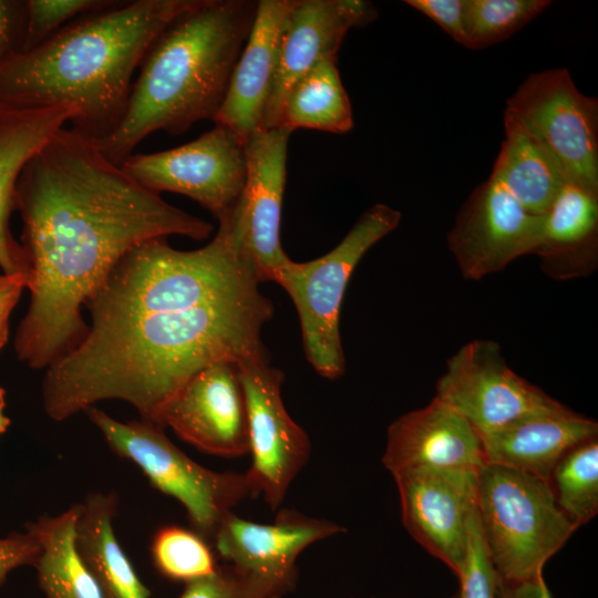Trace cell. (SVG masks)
Segmentation results:
<instances>
[{
  "instance_id": "obj_1",
  "label": "cell",
  "mask_w": 598,
  "mask_h": 598,
  "mask_svg": "<svg viewBox=\"0 0 598 598\" xmlns=\"http://www.w3.org/2000/svg\"><path fill=\"white\" fill-rule=\"evenodd\" d=\"M218 224L202 248L179 250L157 238L116 264L85 305L83 339L47 368L50 419L122 400L159 425L166 404L202 369L268 360L261 330L274 305L229 221Z\"/></svg>"
},
{
  "instance_id": "obj_2",
  "label": "cell",
  "mask_w": 598,
  "mask_h": 598,
  "mask_svg": "<svg viewBox=\"0 0 598 598\" xmlns=\"http://www.w3.org/2000/svg\"><path fill=\"white\" fill-rule=\"evenodd\" d=\"M30 303L14 350L47 369L83 339L82 307L136 246L172 235L207 239L214 227L163 199L70 128L24 165L16 185Z\"/></svg>"
},
{
  "instance_id": "obj_3",
  "label": "cell",
  "mask_w": 598,
  "mask_h": 598,
  "mask_svg": "<svg viewBox=\"0 0 598 598\" xmlns=\"http://www.w3.org/2000/svg\"><path fill=\"white\" fill-rule=\"evenodd\" d=\"M198 0H133L82 16L0 64V103L73 105L70 130L94 144L122 122L133 74L155 39Z\"/></svg>"
},
{
  "instance_id": "obj_4",
  "label": "cell",
  "mask_w": 598,
  "mask_h": 598,
  "mask_svg": "<svg viewBox=\"0 0 598 598\" xmlns=\"http://www.w3.org/2000/svg\"><path fill=\"white\" fill-rule=\"evenodd\" d=\"M257 10L254 0H198L152 43L117 128L95 145L121 165L148 135L214 120Z\"/></svg>"
},
{
  "instance_id": "obj_5",
  "label": "cell",
  "mask_w": 598,
  "mask_h": 598,
  "mask_svg": "<svg viewBox=\"0 0 598 598\" xmlns=\"http://www.w3.org/2000/svg\"><path fill=\"white\" fill-rule=\"evenodd\" d=\"M477 516L492 564L508 582L542 576L577 529L548 481L495 464L478 471Z\"/></svg>"
},
{
  "instance_id": "obj_6",
  "label": "cell",
  "mask_w": 598,
  "mask_h": 598,
  "mask_svg": "<svg viewBox=\"0 0 598 598\" xmlns=\"http://www.w3.org/2000/svg\"><path fill=\"white\" fill-rule=\"evenodd\" d=\"M400 220L399 210L374 204L332 250L303 262L289 258L276 275L274 282L286 290L297 310L306 358L322 378L334 380L344 373L339 317L349 279L365 252Z\"/></svg>"
},
{
  "instance_id": "obj_7",
  "label": "cell",
  "mask_w": 598,
  "mask_h": 598,
  "mask_svg": "<svg viewBox=\"0 0 598 598\" xmlns=\"http://www.w3.org/2000/svg\"><path fill=\"white\" fill-rule=\"evenodd\" d=\"M84 412L114 453L133 462L156 489L184 506L194 530L207 542L234 507L252 496L245 474L202 466L177 447L161 425L117 421L94 405Z\"/></svg>"
},
{
  "instance_id": "obj_8",
  "label": "cell",
  "mask_w": 598,
  "mask_h": 598,
  "mask_svg": "<svg viewBox=\"0 0 598 598\" xmlns=\"http://www.w3.org/2000/svg\"><path fill=\"white\" fill-rule=\"evenodd\" d=\"M504 115L546 147L567 182L598 194V100L581 93L566 68L529 74Z\"/></svg>"
},
{
  "instance_id": "obj_9",
  "label": "cell",
  "mask_w": 598,
  "mask_h": 598,
  "mask_svg": "<svg viewBox=\"0 0 598 598\" xmlns=\"http://www.w3.org/2000/svg\"><path fill=\"white\" fill-rule=\"evenodd\" d=\"M246 142L223 124L177 147L130 155L120 166L142 186L185 195L217 220L237 204L247 176Z\"/></svg>"
},
{
  "instance_id": "obj_10",
  "label": "cell",
  "mask_w": 598,
  "mask_h": 598,
  "mask_svg": "<svg viewBox=\"0 0 598 598\" xmlns=\"http://www.w3.org/2000/svg\"><path fill=\"white\" fill-rule=\"evenodd\" d=\"M237 365L247 402L251 454L245 475L252 496L261 495L275 511L307 464L310 440L286 410L281 396L283 373L271 367L269 360Z\"/></svg>"
},
{
  "instance_id": "obj_11",
  "label": "cell",
  "mask_w": 598,
  "mask_h": 598,
  "mask_svg": "<svg viewBox=\"0 0 598 598\" xmlns=\"http://www.w3.org/2000/svg\"><path fill=\"white\" fill-rule=\"evenodd\" d=\"M435 396L461 414L478 435L561 405L515 373L497 342L482 339L467 342L447 360Z\"/></svg>"
},
{
  "instance_id": "obj_12",
  "label": "cell",
  "mask_w": 598,
  "mask_h": 598,
  "mask_svg": "<svg viewBox=\"0 0 598 598\" xmlns=\"http://www.w3.org/2000/svg\"><path fill=\"white\" fill-rule=\"evenodd\" d=\"M409 534L458 578L477 512L478 471L422 466L393 475Z\"/></svg>"
},
{
  "instance_id": "obj_13",
  "label": "cell",
  "mask_w": 598,
  "mask_h": 598,
  "mask_svg": "<svg viewBox=\"0 0 598 598\" xmlns=\"http://www.w3.org/2000/svg\"><path fill=\"white\" fill-rule=\"evenodd\" d=\"M543 218L527 212L489 175L465 200L447 235L462 276L480 280L534 254Z\"/></svg>"
},
{
  "instance_id": "obj_14",
  "label": "cell",
  "mask_w": 598,
  "mask_h": 598,
  "mask_svg": "<svg viewBox=\"0 0 598 598\" xmlns=\"http://www.w3.org/2000/svg\"><path fill=\"white\" fill-rule=\"evenodd\" d=\"M291 131L285 126L258 128L246 142L247 176L244 190L226 215L260 282L274 281L289 259L280 240L287 153Z\"/></svg>"
},
{
  "instance_id": "obj_15",
  "label": "cell",
  "mask_w": 598,
  "mask_h": 598,
  "mask_svg": "<svg viewBox=\"0 0 598 598\" xmlns=\"http://www.w3.org/2000/svg\"><path fill=\"white\" fill-rule=\"evenodd\" d=\"M159 425L208 454L249 453L247 402L237 363L216 362L194 374L166 404Z\"/></svg>"
},
{
  "instance_id": "obj_16",
  "label": "cell",
  "mask_w": 598,
  "mask_h": 598,
  "mask_svg": "<svg viewBox=\"0 0 598 598\" xmlns=\"http://www.w3.org/2000/svg\"><path fill=\"white\" fill-rule=\"evenodd\" d=\"M378 10L363 0H296L282 29L278 62L260 128L281 125L291 85L323 59L337 52L353 28L371 23Z\"/></svg>"
},
{
  "instance_id": "obj_17",
  "label": "cell",
  "mask_w": 598,
  "mask_h": 598,
  "mask_svg": "<svg viewBox=\"0 0 598 598\" xmlns=\"http://www.w3.org/2000/svg\"><path fill=\"white\" fill-rule=\"evenodd\" d=\"M342 532L344 528L332 520L293 509H281L270 524L244 519L233 512L212 542L226 564L268 581L282 595L295 584L299 555Z\"/></svg>"
},
{
  "instance_id": "obj_18",
  "label": "cell",
  "mask_w": 598,
  "mask_h": 598,
  "mask_svg": "<svg viewBox=\"0 0 598 598\" xmlns=\"http://www.w3.org/2000/svg\"><path fill=\"white\" fill-rule=\"evenodd\" d=\"M382 463L394 475L422 466L480 471L486 461L476 430L434 396L426 406L405 413L389 425Z\"/></svg>"
},
{
  "instance_id": "obj_19",
  "label": "cell",
  "mask_w": 598,
  "mask_h": 598,
  "mask_svg": "<svg viewBox=\"0 0 598 598\" xmlns=\"http://www.w3.org/2000/svg\"><path fill=\"white\" fill-rule=\"evenodd\" d=\"M598 436V423L561 404L513 420L481 434L486 464L505 466L549 482L559 460Z\"/></svg>"
},
{
  "instance_id": "obj_20",
  "label": "cell",
  "mask_w": 598,
  "mask_h": 598,
  "mask_svg": "<svg viewBox=\"0 0 598 598\" xmlns=\"http://www.w3.org/2000/svg\"><path fill=\"white\" fill-rule=\"evenodd\" d=\"M296 0H259L256 16L213 122L247 138L260 128L275 76L280 37Z\"/></svg>"
},
{
  "instance_id": "obj_21",
  "label": "cell",
  "mask_w": 598,
  "mask_h": 598,
  "mask_svg": "<svg viewBox=\"0 0 598 598\" xmlns=\"http://www.w3.org/2000/svg\"><path fill=\"white\" fill-rule=\"evenodd\" d=\"M73 105L17 109L0 103V268L3 274L29 278V262L12 236L9 218L14 209L17 181L27 162L78 115Z\"/></svg>"
},
{
  "instance_id": "obj_22",
  "label": "cell",
  "mask_w": 598,
  "mask_h": 598,
  "mask_svg": "<svg viewBox=\"0 0 598 598\" xmlns=\"http://www.w3.org/2000/svg\"><path fill=\"white\" fill-rule=\"evenodd\" d=\"M534 255L557 280L591 274L598 261V194L566 182L544 214Z\"/></svg>"
},
{
  "instance_id": "obj_23",
  "label": "cell",
  "mask_w": 598,
  "mask_h": 598,
  "mask_svg": "<svg viewBox=\"0 0 598 598\" xmlns=\"http://www.w3.org/2000/svg\"><path fill=\"white\" fill-rule=\"evenodd\" d=\"M75 525L78 550L104 598H150L114 532V493H92L80 503Z\"/></svg>"
},
{
  "instance_id": "obj_24",
  "label": "cell",
  "mask_w": 598,
  "mask_h": 598,
  "mask_svg": "<svg viewBox=\"0 0 598 598\" xmlns=\"http://www.w3.org/2000/svg\"><path fill=\"white\" fill-rule=\"evenodd\" d=\"M505 138L494 177L527 212L544 215L567 182L546 147L520 123L504 115Z\"/></svg>"
},
{
  "instance_id": "obj_25",
  "label": "cell",
  "mask_w": 598,
  "mask_h": 598,
  "mask_svg": "<svg viewBox=\"0 0 598 598\" xmlns=\"http://www.w3.org/2000/svg\"><path fill=\"white\" fill-rule=\"evenodd\" d=\"M80 503L55 516H40L25 525L40 547L35 565L47 598H104L75 543Z\"/></svg>"
},
{
  "instance_id": "obj_26",
  "label": "cell",
  "mask_w": 598,
  "mask_h": 598,
  "mask_svg": "<svg viewBox=\"0 0 598 598\" xmlns=\"http://www.w3.org/2000/svg\"><path fill=\"white\" fill-rule=\"evenodd\" d=\"M281 125L344 134L353 127V113L336 59H323L289 89ZM280 125V126H281Z\"/></svg>"
},
{
  "instance_id": "obj_27",
  "label": "cell",
  "mask_w": 598,
  "mask_h": 598,
  "mask_svg": "<svg viewBox=\"0 0 598 598\" xmlns=\"http://www.w3.org/2000/svg\"><path fill=\"white\" fill-rule=\"evenodd\" d=\"M549 483L559 508L577 528L590 522L598 513V436L570 448Z\"/></svg>"
},
{
  "instance_id": "obj_28",
  "label": "cell",
  "mask_w": 598,
  "mask_h": 598,
  "mask_svg": "<svg viewBox=\"0 0 598 598\" xmlns=\"http://www.w3.org/2000/svg\"><path fill=\"white\" fill-rule=\"evenodd\" d=\"M550 4L549 0H464V47L484 49L504 41Z\"/></svg>"
},
{
  "instance_id": "obj_29",
  "label": "cell",
  "mask_w": 598,
  "mask_h": 598,
  "mask_svg": "<svg viewBox=\"0 0 598 598\" xmlns=\"http://www.w3.org/2000/svg\"><path fill=\"white\" fill-rule=\"evenodd\" d=\"M156 568L166 577L186 582L206 577L218 567L207 540L178 526L158 529L152 543Z\"/></svg>"
},
{
  "instance_id": "obj_30",
  "label": "cell",
  "mask_w": 598,
  "mask_h": 598,
  "mask_svg": "<svg viewBox=\"0 0 598 598\" xmlns=\"http://www.w3.org/2000/svg\"><path fill=\"white\" fill-rule=\"evenodd\" d=\"M110 0H28L24 51H28L78 18L115 4Z\"/></svg>"
},
{
  "instance_id": "obj_31",
  "label": "cell",
  "mask_w": 598,
  "mask_h": 598,
  "mask_svg": "<svg viewBox=\"0 0 598 598\" xmlns=\"http://www.w3.org/2000/svg\"><path fill=\"white\" fill-rule=\"evenodd\" d=\"M280 596L268 581L230 564H225L206 577L186 582L179 598H278Z\"/></svg>"
},
{
  "instance_id": "obj_32",
  "label": "cell",
  "mask_w": 598,
  "mask_h": 598,
  "mask_svg": "<svg viewBox=\"0 0 598 598\" xmlns=\"http://www.w3.org/2000/svg\"><path fill=\"white\" fill-rule=\"evenodd\" d=\"M458 579L460 598H497L498 575L486 550L477 512L471 523L466 559Z\"/></svg>"
},
{
  "instance_id": "obj_33",
  "label": "cell",
  "mask_w": 598,
  "mask_h": 598,
  "mask_svg": "<svg viewBox=\"0 0 598 598\" xmlns=\"http://www.w3.org/2000/svg\"><path fill=\"white\" fill-rule=\"evenodd\" d=\"M25 1L0 0V64L24 50Z\"/></svg>"
},
{
  "instance_id": "obj_34",
  "label": "cell",
  "mask_w": 598,
  "mask_h": 598,
  "mask_svg": "<svg viewBox=\"0 0 598 598\" xmlns=\"http://www.w3.org/2000/svg\"><path fill=\"white\" fill-rule=\"evenodd\" d=\"M404 2L434 21L464 47V0H406Z\"/></svg>"
},
{
  "instance_id": "obj_35",
  "label": "cell",
  "mask_w": 598,
  "mask_h": 598,
  "mask_svg": "<svg viewBox=\"0 0 598 598\" xmlns=\"http://www.w3.org/2000/svg\"><path fill=\"white\" fill-rule=\"evenodd\" d=\"M40 547L29 533H11L0 538V586L8 574L21 566H34Z\"/></svg>"
},
{
  "instance_id": "obj_36",
  "label": "cell",
  "mask_w": 598,
  "mask_h": 598,
  "mask_svg": "<svg viewBox=\"0 0 598 598\" xmlns=\"http://www.w3.org/2000/svg\"><path fill=\"white\" fill-rule=\"evenodd\" d=\"M497 598H553L543 575L536 579L508 582L499 578L497 582Z\"/></svg>"
},
{
  "instance_id": "obj_37",
  "label": "cell",
  "mask_w": 598,
  "mask_h": 598,
  "mask_svg": "<svg viewBox=\"0 0 598 598\" xmlns=\"http://www.w3.org/2000/svg\"><path fill=\"white\" fill-rule=\"evenodd\" d=\"M27 286L23 275H0V316L10 315Z\"/></svg>"
},
{
  "instance_id": "obj_38",
  "label": "cell",
  "mask_w": 598,
  "mask_h": 598,
  "mask_svg": "<svg viewBox=\"0 0 598 598\" xmlns=\"http://www.w3.org/2000/svg\"><path fill=\"white\" fill-rule=\"evenodd\" d=\"M6 391L0 386V434L4 433L10 424V420L4 414Z\"/></svg>"
},
{
  "instance_id": "obj_39",
  "label": "cell",
  "mask_w": 598,
  "mask_h": 598,
  "mask_svg": "<svg viewBox=\"0 0 598 598\" xmlns=\"http://www.w3.org/2000/svg\"><path fill=\"white\" fill-rule=\"evenodd\" d=\"M9 317L10 315L0 316V350L7 343L9 337Z\"/></svg>"
}]
</instances>
